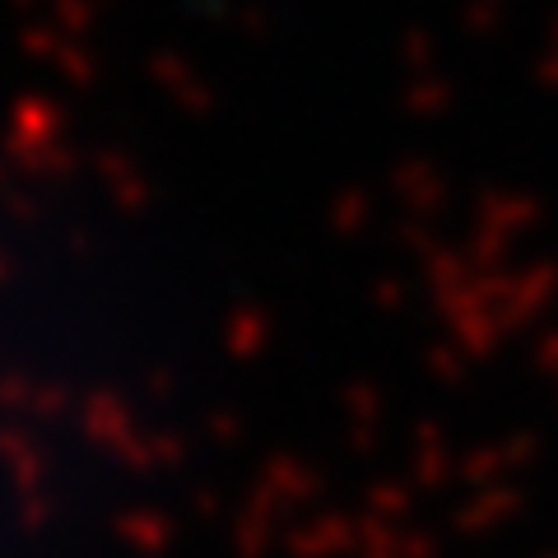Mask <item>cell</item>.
<instances>
[{
	"label": "cell",
	"instance_id": "6da1fadb",
	"mask_svg": "<svg viewBox=\"0 0 558 558\" xmlns=\"http://www.w3.org/2000/svg\"><path fill=\"white\" fill-rule=\"evenodd\" d=\"M196 330L117 172L0 117V558H126L178 480Z\"/></svg>",
	"mask_w": 558,
	"mask_h": 558
}]
</instances>
